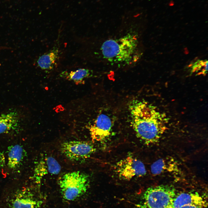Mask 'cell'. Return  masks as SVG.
I'll use <instances>...</instances> for the list:
<instances>
[{
  "mask_svg": "<svg viewBox=\"0 0 208 208\" xmlns=\"http://www.w3.org/2000/svg\"><path fill=\"white\" fill-rule=\"evenodd\" d=\"M92 72L88 69L80 68L70 72H62L60 76L69 81L73 82L77 85L83 84L84 79L92 76Z\"/></svg>",
  "mask_w": 208,
  "mask_h": 208,
  "instance_id": "cell-14",
  "label": "cell"
},
{
  "mask_svg": "<svg viewBox=\"0 0 208 208\" xmlns=\"http://www.w3.org/2000/svg\"><path fill=\"white\" fill-rule=\"evenodd\" d=\"M112 123L110 117L105 114H99L88 128L93 142H101L110 135Z\"/></svg>",
  "mask_w": 208,
  "mask_h": 208,
  "instance_id": "cell-8",
  "label": "cell"
},
{
  "mask_svg": "<svg viewBox=\"0 0 208 208\" xmlns=\"http://www.w3.org/2000/svg\"><path fill=\"white\" fill-rule=\"evenodd\" d=\"M138 41L136 34L129 33L117 39L104 42L100 50L104 58L118 65H129L140 57Z\"/></svg>",
  "mask_w": 208,
  "mask_h": 208,
  "instance_id": "cell-2",
  "label": "cell"
},
{
  "mask_svg": "<svg viewBox=\"0 0 208 208\" xmlns=\"http://www.w3.org/2000/svg\"><path fill=\"white\" fill-rule=\"evenodd\" d=\"M129 107L131 125L136 136L146 144L157 143L167 129L166 115L143 100H134Z\"/></svg>",
  "mask_w": 208,
  "mask_h": 208,
  "instance_id": "cell-1",
  "label": "cell"
},
{
  "mask_svg": "<svg viewBox=\"0 0 208 208\" xmlns=\"http://www.w3.org/2000/svg\"><path fill=\"white\" fill-rule=\"evenodd\" d=\"M206 204L203 198L197 192H183L176 194L171 208H188L194 205L205 207Z\"/></svg>",
  "mask_w": 208,
  "mask_h": 208,
  "instance_id": "cell-10",
  "label": "cell"
},
{
  "mask_svg": "<svg viewBox=\"0 0 208 208\" xmlns=\"http://www.w3.org/2000/svg\"><path fill=\"white\" fill-rule=\"evenodd\" d=\"M62 153L70 160L75 162L83 161L89 158L96 151L92 144L81 141L65 142L61 144Z\"/></svg>",
  "mask_w": 208,
  "mask_h": 208,
  "instance_id": "cell-5",
  "label": "cell"
},
{
  "mask_svg": "<svg viewBox=\"0 0 208 208\" xmlns=\"http://www.w3.org/2000/svg\"><path fill=\"white\" fill-rule=\"evenodd\" d=\"M37 203L29 198H18L12 204L13 208H34Z\"/></svg>",
  "mask_w": 208,
  "mask_h": 208,
  "instance_id": "cell-15",
  "label": "cell"
},
{
  "mask_svg": "<svg viewBox=\"0 0 208 208\" xmlns=\"http://www.w3.org/2000/svg\"><path fill=\"white\" fill-rule=\"evenodd\" d=\"M115 169L119 177L126 181H129L135 177L143 176L146 173L144 164L131 155L118 161L116 164Z\"/></svg>",
  "mask_w": 208,
  "mask_h": 208,
  "instance_id": "cell-7",
  "label": "cell"
},
{
  "mask_svg": "<svg viewBox=\"0 0 208 208\" xmlns=\"http://www.w3.org/2000/svg\"><path fill=\"white\" fill-rule=\"evenodd\" d=\"M61 170V166L55 158L51 156H44L35 166L34 177L37 182L40 183L46 176L57 174Z\"/></svg>",
  "mask_w": 208,
  "mask_h": 208,
  "instance_id": "cell-9",
  "label": "cell"
},
{
  "mask_svg": "<svg viewBox=\"0 0 208 208\" xmlns=\"http://www.w3.org/2000/svg\"><path fill=\"white\" fill-rule=\"evenodd\" d=\"M174 5V1L172 0L170 1L169 3V6H173Z\"/></svg>",
  "mask_w": 208,
  "mask_h": 208,
  "instance_id": "cell-17",
  "label": "cell"
},
{
  "mask_svg": "<svg viewBox=\"0 0 208 208\" xmlns=\"http://www.w3.org/2000/svg\"><path fill=\"white\" fill-rule=\"evenodd\" d=\"M176 194L175 189L168 185L148 188L143 194L139 208H171Z\"/></svg>",
  "mask_w": 208,
  "mask_h": 208,
  "instance_id": "cell-4",
  "label": "cell"
},
{
  "mask_svg": "<svg viewBox=\"0 0 208 208\" xmlns=\"http://www.w3.org/2000/svg\"><path fill=\"white\" fill-rule=\"evenodd\" d=\"M59 53L58 47L56 44L50 51L39 57L37 61L38 66L46 71L53 69L56 64Z\"/></svg>",
  "mask_w": 208,
  "mask_h": 208,
  "instance_id": "cell-13",
  "label": "cell"
},
{
  "mask_svg": "<svg viewBox=\"0 0 208 208\" xmlns=\"http://www.w3.org/2000/svg\"><path fill=\"white\" fill-rule=\"evenodd\" d=\"M205 207L199 205H194L190 206L188 208H204Z\"/></svg>",
  "mask_w": 208,
  "mask_h": 208,
  "instance_id": "cell-16",
  "label": "cell"
},
{
  "mask_svg": "<svg viewBox=\"0 0 208 208\" xmlns=\"http://www.w3.org/2000/svg\"><path fill=\"white\" fill-rule=\"evenodd\" d=\"M151 171L155 175L165 173H176L179 172L177 162L171 158L161 159L153 163L151 166Z\"/></svg>",
  "mask_w": 208,
  "mask_h": 208,
  "instance_id": "cell-11",
  "label": "cell"
},
{
  "mask_svg": "<svg viewBox=\"0 0 208 208\" xmlns=\"http://www.w3.org/2000/svg\"><path fill=\"white\" fill-rule=\"evenodd\" d=\"M58 183L63 198L68 201H73L86 192L89 185L90 179L86 174L75 171L63 174Z\"/></svg>",
  "mask_w": 208,
  "mask_h": 208,
  "instance_id": "cell-3",
  "label": "cell"
},
{
  "mask_svg": "<svg viewBox=\"0 0 208 208\" xmlns=\"http://www.w3.org/2000/svg\"><path fill=\"white\" fill-rule=\"evenodd\" d=\"M25 151L19 144L12 145L8 148L7 165L10 170H15L21 166L25 156Z\"/></svg>",
  "mask_w": 208,
  "mask_h": 208,
  "instance_id": "cell-12",
  "label": "cell"
},
{
  "mask_svg": "<svg viewBox=\"0 0 208 208\" xmlns=\"http://www.w3.org/2000/svg\"><path fill=\"white\" fill-rule=\"evenodd\" d=\"M23 111L16 107L0 112V135L20 130L25 122V113Z\"/></svg>",
  "mask_w": 208,
  "mask_h": 208,
  "instance_id": "cell-6",
  "label": "cell"
}]
</instances>
